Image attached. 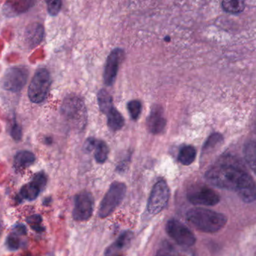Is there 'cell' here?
Wrapping results in <instances>:
<instances>
[{
	"label": "cell",
	"mask_w": 256,
	"mask_h": 256,
	"mask_svg": "<svg viewBox=\"0 0 256 256\" xmlns=\"http://www.w3.org/2000/svg\"><path fill=\"white\" fill-rule=\"evenodd\" d=\"M206 178L214 186L236 192L242 201L252 203L256 200L255 180L233 159H221L210 167Z\"/></svg>",
	"instance_id": "1"
},
{
	"label": "cell",
	"mask_w": 256,
	"mask_h": 256,
	"mask_svg": "<svg viewBox=\"0 0 256 256\" xmlns=\"http://www.w3.org/2000/svg\"><path fill=\"white\" fill-rule=\"evenodd\" d=\"M186 217L196 229L206 233L218 232L227 222L226 216L222 213L200 207L188 210Z\"/></svg>",
	"instance_id": "2"
},
{
	"label": "cell",
	"mask_w": 256,
	"mask_h": 256,
	"mask_svg": "<svg viewBox=\"0 0 256 256\" xmlns=\"http://www.w3.org/2000/svg\"><path fill=\"white\" fill-rule=\"evenodd\" d=\"M127 192V186L122 182H114L104 197L99 209V216L102 219L112 214L122 202Z\"/></svg>",
	"instance_id": "3"
},
{
	"label": "cell",
	"mask_w": 256,
	"mask_h": 256,
	"mask_svg": "<svg viewBox=\"0 0 256 256\" xmlns=\"http://www.w3.org/2000/svg\"><path fill=\"white\" fill-rule=\"evenodd\" d=\"M51 78L46 69H39L34 74L28 89V96L33 103H40L44 101L49 93Z\"/></svg>",
	"instance_id": "4"
},
{
	"label": "cell",
	"mask_w": 256,
	"mask_h": 256,
	"mask_svg": "<svg viewBox=\"0 0 256 256\" xmlns=\"http://www.w3.org/2000/svg\"><path fill=\"white\" fill-rule=\"evenodd\" d=\"M170 198V189L166 182L159 180L155 183L150 192L148 201V211L150 215H156L160 213L168 203Z\"/></svg>",
	"instance_id": "5"
},
{
	"label": "cell",
	"mask_w": 256,
	"mask_h": 256,
	"mask_svg": "<svg viewBox=\"0 0 256 256\" xmlns=\"http://www.w3.org/2000/svg\"><path fill=\"white\" fill-rule=\"evenodd\" d=\"M166 231L168 235L179 246L188 248L195 244L196 239L194 233L176 219H171L167 222Z\"/></svg>",
	"instance_id": "6"
},
{
	"label": "cell",
	"mask_w": 256,
	"mask_h": 256,
	"mask_svg": "<svg viewBox=\"0 0 256 256\" xmlns=\"http://www.w3.org/2000/svg\"><path fill=\"white\" fill-rule=\"evenodd\" d=\"M28 79V71L22 67L9 68L6 70L1 85L8 91L18 93L24 88Z\"/></svg>",
	"instance_id": "7"
},
{
	"label": "cell",
	"mask_w": 256,
	"mask_h": 256,
	"mask_svg": "<svg viewBox=\"0 0 256 256\" xmlns=\"http://www.w3.org/2000/svg\"><path fill=\"white\" fill-rule=\"evenodd\" d=\"M188 198L194 205L214 206L220 201L218 192L207 186H198L190 189Z\"/></svg>",
	"instance_id": "8"
},
{
	"label": "cell",
	"mask_w": 256,
	"mask_h": 256,
	"mask_svg": "<svg viewBox=\"0 0 256 256\" xmlns=\"http://www.w3.org/2000/svg\"><path fill=\"white\" fill-rule=\"evenodd\" d=\"M94 210V199L91 193L84 191L75 196L73 218L76 221H86L91 218Z\"/></svg>",
	"instance_id": "9"
},
{
	"label": "cell",
	"mask_w": 256,
	"mask_h": 256,
	"mask_svg": "<svg viewBox=\"0 0 256 256\" xmlns=\"http://www.w3.org/2000/svg\"><path fill=\"white\" fill-rule=\"evenodd\" d=\"M124 57L122 50H114L110 54L105 64L104 72V81L106 86H112L115 82L116 78L118 73L120 63H122Z\"/></svg>",
	"instance_id": "10"
},
{
	"label": "cell",
	"mask_w": 256,
	"mask_h": 256,
	"mask_svg": "<svg viewBox=\"0 0 256 256\" xmlns=\"http://www.w3.org/2000/svg\"><path fill=\"white\" fill-rule=\"evenodd\" d=\"M46 184V177L44 173H38L30 183L22 186L20 192V196L24 199L33 201L38 196Z\"/></svg>",
	"instance_id": "11"
},
{
	"label": "cell",
	"mask_w": 256,
	"mask_h": 256,
	"mask_svg": "<svg viewBox=\"0 0 256 256\" xmlns=\"http://www.w3.org/2000/svg\"><path fill=\"white\" fill-rule=\"evenodd\" d=\"M147 126L149 131L153 134L160 133L166 126V120L160 108H154L148 119Z\"/></svg>",
	"instance_id": "12"
},
{
	"label": "cell",
	"mask_w": 256,
	"mask_h": 256,
	"mask_svg": "<svg viewBox=\"0 0 256 256\" xmlns=\"http://www.w3.org/2000/svg\"><path fill=\"white\" fill-rule=\"evenodd\" d=\"M132 233L130 231H124L116 240L115 243H112L105 252L104 256H122V252L124 249L130 243L132 240Z\"/></svg>",
	"instance_id": "13"
},
{
	"label": "cell",
	"mask_w": 256,
	"mask_h": 256,
	"mask_svg": "<svg viewBox=\"0 0 256 256\" xmlns=\"http://www.w3.org/2000/svg\"><path fill=\"white\" fill-rule=\"evenodd\" d=\"M44 30L40 24H32L26 30L25 38L31 48L37 46L43 40Z\"/></svg>",
	"instance_id": "14"
},
{
	"label": "cell",
	"mask_w": 256,
	"mask_h": 256,
	"mask_svg": "<svg viewBox=\"0 0 256 256\" xmlns=\"http://www.w3.org/2000/svg\"><path fill=\"white\" fill-rule=\"evenodd\" d=\"M156 256H194L186 247L166 243L158 250Z\"/></svg>",
	"instance_id": "15"
},
{
	"label": "cell",
	"mask_w": 256,
	"mask_h": 256,
	"mask_svg": "<svg viewBox=\"0 0 256 256\" xmlns=\"http://www.w3.org/2000/svg\"><path fill=\"white\" fill-rule=\"evenodd\" d=\"M32 4L33 2L30 1L8 2L4 6V12L9 16H14L24 13L28 10Z\"/></svg>",
	"instance_id": "16"
},
{
	"label": "cell",
	"mask_w": 256,
	"mask_h": 256,
	"mask_svg": "<svg viewBox=\"0 0 256 256\" xmlns=\"http://www.w3.org/2000/svg\"><path fill=\"white\" fill-rule=\"evenodd\" d=\"M36 161V156L30 151H20L16 153L14 160V165L18 169H22L32 165Z\"/></svg>",
	"instance_id": "17"
},
{
	"label": "cell",
	"mask_w": 256,
	"mask_h": 256,
	"mask_svg": "<svg viewBox=\"0 0 256 256\" xmlns=\"http://www.w3.org/2000/svg\"><path fill=\"white\" fill-rule=\"evenodd\" d=\"M245 160L256 175V141L246 143L244 150Z\"/></svg>",
	"instance_id": "18"
},
{
	"label": "cell",
	"mask_w": 256,
	"mask_h": 256,
	"mask_svg": "<svg viewBox=\"0 0 256 256\" xmlns=\"http://www.w3.org/2000/svg\"><path fill=\"white\" fill-rule=\"evenodd\" d=\"M108 115V124L110 129L112 131H118L124 126V120L122 114L115 108H112Z\"/></svg>",
	"instance_id": "19"
},
{
	"label": "cell",
	"mask_w": 256,
	"mask_h": 256,
	"mask_svg": "<svg viewBox=\"0 0 256 256\" xmlns=\"http://www.w3.org/2000/svg\"><path fill=\"white\" fill-rule=\"evenodd\" d=\"M196 150L192 146H184L180 149L178 154V161L184 165H190L195 161Z\"/></svg>",
	"instance_id": "20"
},
{
	"label": "cell",
	"mask_w": 256,
	"mask_h": 256,
	"mask_svg": "<svg viewBox=\"0 0 256 256\" xmlns=\"http://www.w3.org/2000/svg\"><path fill=\"white\" fill-rule=\"evenodd\" d=\"M93 150H94V158L98 163L106 162L110 150L104 141L96 140Z\"/></svg>",
	"instance_id": "21"
},
{
	"label": "cell",
	"mask_w": 256,
	"mask_h": 256,
	"mask_svg": "<svg viewBox=\"0 0 256 256\" xmlns=\"http://www.w3.org/2000/svg\"><path fill=\"white\" fill-rule=\"evenodd\" d=\"M26 231L25 227L24 225H20L16 226L14 233L10 234L6 240V245L8 247L12 250H16V249H19L21 244L19 235L26 234Z\"/></svg>",
	"instance_id": "22"
},
{
	"label": "cell",
	"mask_w": 256,
	"mask_h": 256,
	"mask_svg": "<svg viewBox=\"0 0 256 256\" xmlns=\"http://www.w3.org/2000/svg\"><path fill=\"white\" fill-rule=\"evenodd\" d=\"M98 105L100 107V111L104 114H108L112 108V96L104 90H102L98 95Z\"/></svg>",
	"instance_id": "23"
},
{
	"label": "cell",
	"mask_w": 256,
	"mask_h": 256,
	"mask_svg": "<svg viewBox=\"0 0 256 256\" xmlns=\"http://www.w3.org/2000/svg\"><path fill=\"white\" fill-rule=\"evenodd\" d=\"M222 8L225 12L231 14H238L243 12L245 9V3L238 0L232 1H224L222 3Z\"/></svg>",
	"instance_id": "24"
},
{
	"label": "cell",
	"mask_w": 256,
	"mask_h": 256,
	"mask_svg": "<svg viewBox=\"0 0 256 256\" xmlns=\"http://www.w3.org/2000/svg\"><path fill=\"white\" fill-rule=\"evenodd\" d=\"M141 102L138 100H132L128 104V109L134 120H137L141 113Z\"/></svg>",
	"instance_id": "25"
},
{
	"label": "cell",
	"mask_w": 256,
	"mask_h": 256,
	"mask_svg": "<svg viewBox=\"0 0 256 256\" xmlns=\"http://www.w3.org/2000/svg\"><path fill=\"white\" fill-rule=\"evenodd\" d=\"M42 219L39 215H33L27 219V222L30 224V226L34 231H42L43 228H42Z\"/></svg>",
	"instance_id": "26"
},
{
	"label": "cell",
	"mask_w": 256,
	"mask_h": 256,
	"mask_svg": "<svg viewBox=\"0 0 256 256\" xmlns=\"http://www.w3.org/2000/svg\"><path fill=\"white\" fill-rule=\"evenodd\" d=\"M48 11L50 15L52 16H56L58 15L62 9V2L60 0H54V1H48Z\"/></svg>",
	"instance_id": "27"
},
{
	"label": "cell",
	"mask_w": 256,
	"mask_h": 256,
	"mask_svg": "<svg viewBox=\"0 0 256 256\" xmlns=\"http://www.w3.org/2000/svg\"><path fill=\"white\" fill-rule=\"evenodd\" d=\"M10 132H12L10 135L13 137L14 139H20L21 136H22V132H21L20 127L18 126V123H14L12 124V131H10Z\"/></svg>",
	"instance_id": "28"
},
{
	"label": "cell",
	"mask_w": 256,
	"mask_h": 256,
	"mask_svg": "<svg viewBox=\"0 0 256 256\" xmlns=\"http://www.w3.org/2000/svg\"><path fill=\"white\" fill-rule=\"evenodd\" d=\"M2 229V224L1 220H0V233H1Z\"/></svg>",
	"instance_id": "29"
},
{
	"label": "cell",
	"mask_w": 256,
	"mask_h": 256,
	"mask_svg": "<svg viewBox=\"0 0 256 256\" xmlns=\"http://www.w3.org/2000/svg\"><path fill=\"white\" fill-rule=\"evenodd\" d=\"M46 256H54V255H52V254H48V255H46Z\"/></svg>",
	"instance_id": "30"
}]
</instances>
